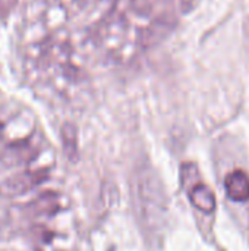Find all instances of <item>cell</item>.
<instances>
[{
  "label": "cell",
  "mask_w": 249,
  "mask_h": 251,
  "mask_svg": "<svg viewBox=\"0 0 249 251\" xmlns=\"http://www.w3.org/2000/svg\"><path fill=\"white\" fill-rule=\"evenodd\" d=\"M48 178V172L45 169H38V171H23L19 174H15L9 178H6L0 184V196L3 197H16L22 196L43 182Z\"/></svg>",
  "instance_id": "cell-2"
},
{
  "label": "cell",
  "mask_w": 249,
  "mask_h": 251,
  "mask_svg": "<svg viewBox=\"0 0 249 251\" xmlns=\"http://www.w3.org/2000/svg\"><path fill=\"white\" fill-rule=\"evenodd\" d=\"M35 151L29 143L18 141L0 146V171L1 168H15L32 160Z\"/></svg>",
  "instance_id": "cell-3"
},
{
  "label": "cell",
  "mask_w": 249,
  "mask_h": 251,
  "mask_svg": "<svg viewBox=\"0 0 249 251\" xmlns=\"http://www.w3.org/2000/svg\"><path fill=\"white\" fill-rule=\"evenodd\" d=\"M62 144L63 151L69 160H76L78 156V134L72 124H65L62 126Z\"/></svg>",
  "instance_id": "cell-7"
},
{
  "label": "cell",
  "mask_w": 249,
  "mask_h": 251,
  "mask_svg": "<svg viewBox=\"0 0 249 251\" xmlns=\"http://www.w3.org/2000/svg\"><path fill=\"white\" fill-rule=\"evenodd\" d=\"M225 187L230 200L244 203L249 200V176L244 171H235L227 175Z\"/></svg>",
  "instance_id": "cell-4"
},
{
  "label": "cell",
  "mask_w": 249,
  "mask_h": 251,
  "mask_svg": "<svg viewBox=\"0 0 249 251\" xmlns=\"http://www.w3.org/2000/svg\"><path fill=\"white\" fill-rule=\"evenodd\" d=\"M191 203L204 213H213L216 209V196L214 193L204 184H197L188 193Z\"/></svg>",
  "instance_id": "cell-5"
},
{
  "label": "cell",
  "mask_w": 249,
  "mask_h": 251,
  "mask_svg": "<svg viewBox=\"0 0 249 251\" xmlns=\"http://www.w3.org/2000/svg\"><path fill=\"white\" fill-rule=\"evenodd\" d=\"M28 209L31 210L32 215H54L56 212H59L60 209V203H59V196L47 191L41 196H38L35 200H32L28 206Z\"/></svg>",
  "instance_id": "cell-6"
},
{
  "label": "cell",
  "mask_w": 249,
  "mask_h": 251,
  "mask_svg": "<svg viewBox=\"0 0 249 251\" xmlns=\"http://www.w3.org/2000/svg\"><path fill=\"white\" fill-rule=\"evenodd\" d=\"M131 196L141 229L150 238H157L166 226L167 200L163 182L151 166L142 165L135 169L131 179Z\"/></svg>",
  "instance_id": "cell-1"
}]
</instances>
